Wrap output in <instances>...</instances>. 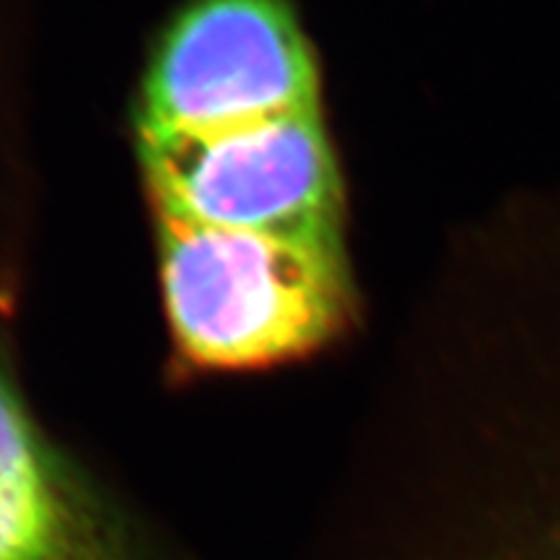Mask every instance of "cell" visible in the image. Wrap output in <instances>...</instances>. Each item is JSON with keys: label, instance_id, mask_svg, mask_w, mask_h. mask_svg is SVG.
Returning <instances> with one entry per match:
<instances>
[{"label": "cell", "instance_id": "obj_1", "mask_svg": "<svg viewBox=\"0 0 560 560\" xmlns=\"http://www.w3.org/2000/svg\"><path fill=\"white\" fill-rule=\"evenodd\" d=\"M164 312L179 353L244 371L312 353L342 330L350 278L342 247L156 219Z\"/></svg>", "mask_w": 560, "mask_h": 560}, {"label": "cell", "instance_id": "obj_4", "mask_svg": "<svg viewBox=\"0 0 560 560\" xmlns=\"http://www.w3.org/2000/svg\"><path fill=\"white\" fill-rule=\"evenodd\" d=\"M0 560H132L117 524L47 450L3 382Z\"/></svg>", "mask_w": 560, "mask_h": 560}, {"label": "cell", "instance_id": "obj_2", "mask_svg": "<svg viewBox=\"0 0 560 560\" xmlns=\"http://www.w3.org/2000/svg\"><path fill=\"white\" fill-rule=\"evenodd\" d=\"M156 219L342 247V182L319 109L210 132H138Z\"/></svg>", "mask_w": 560, "mask_h": 560}, {"label": "cell", "instance_id": "obj_3", "mask_svg": "<svg viewBox=\"0 0 560 560\" xmlns=\"http://www.w3.org/2000/svg\"><path fill=\"white\" fill-rule=\"evenodd\" d=\"M319 109L291 0H187L153 47L138 132H210Z\"/></svg>", "mask_w": 560, "mask_h": 560}, {"label": "cell", "instance_id": "obj_5", "mask_svg": "<svg viewBox=\"0 0 560 560\" xmlns=\"http://www.w3.org/2000/svg\"><path fill=\"white\" fill-rule=\"evenodd\" d=\"M475 560H560V433L520 444V472Z\"/></svg>", "mask_w": 560, "mask_h": 560}]
</instances>
